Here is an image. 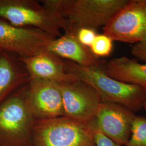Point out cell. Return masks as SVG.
Segmentation results:
<instances>
[{
	"mask_svg": "<svg viewBox=\"0 0 146 146\" xmlns=\"http://www.w3.org/2000/svg\"><path fill=\"white\" fill-rule=\"evenodd\" d=\"M64 62L67 72L77 80L90 85L102 102L119 104L133 112L143 108L146 102V90L110 77L101 65L86 67L68 60Z\"/></svg>",
	"mask_w": 146,
	"mask_h": 146,
	"instance_id": "obj_1",
	"label": "cell"
},
{
	"mask_svg": "<svg viewBox=\"0 0 146 146\" xmlns=\"http://www.w3.org/2000/svg\"><path fill=\"white\" fill-rule=\"evenodd\" d=\"M27 84L0 104V146H33L36 119L28 102Z\"/></svg>",
	"mask_w": 146,
	"mask_h": 146,
	"instance_id": "obj_2",
	"label": "cell"
},
{
	"mask_svg": "<svg viewBox=\"0 0 146 146\" xmlns=\"http://www.w3.org/2000/svg\"><path fill=\"white\" fill-rule=\"evenodd\" d=\"M32 140L33 146H96L91 122L64 116L36 120Z\"/></svg>",
	"mask_w": 146,
	"mask_h": 146,
	"instance_id": "obj_3",
	"label": "cell"
},
{
	"mask_svg": "<svg viewBox=\"0 0 146 146\" xmlns=\"http://www.w3.org/2000/svg\"><path fill=\"white\" fill-rule=\"evenodd\" d=\"M128 0H69L63 15L64 32L104 28Z\"/></svg>",
	"mask_w": 146,
	"mask_h": 146,
	"instance_id": "obj_4",
	"label": "cell"
},
{
	"mask_svg": "<svg viewBox=\"0 0 146 146\" xmlns=\"http://www.w3.org/2000/svg\"><path fill=\"white\" fill-rule=\"evenodd\" d=\"M0 19L16 26L35 28L58 37L60 22L50 11L35 0H0Z\"/></svg>",
	"mask_w": 146,
	"mask_h": 146,
	"instance_id": "obj_5",
	"label": "cell"
},
{
	"mask_svg": "<svg viewBox=\"0 0 146 146\" xmlns=\"http://www.w3.org/2000/svg\"><path fill=\"white\" fill-rule=\"evenodd\" d=\"M55 38L42 30L16 26L0 19V52L29 58L46 50Z\"/></svg>",
	"mask_w": 146,
	"mask_h": 146,
	"instance_id": "obj_6",
	"label": "cell"
},
{
	"mask_svg": "<svg viewBox=\"0 0 146 146\" xmlns=\"http://www.w3.org/2000/svg\"><path fill=\"white\" fill-rule=\"evenodd\" d=\"M103 31L113 41L135 44L143 41L146 36V0H128Z\"/></svg>",
	"mask_w": 146,
	"mask_h": 146,
	"instance_id": "obj_7",
	"label": "cell"
},
{
	"mask_svg": "<svg viewBox=\"0 0 146 146\" xmlns=\"http://www.w3.org/2000/svg\"><path fill=\"white\" fill-rule=\"evenodd\" d=\"M62 97L64 116L88 123L96 117L102 102L99 94L80 80L59 84Z\"/></svg>",
	"mask_w": 146,
	"mask_h": 146,
	"instance_id": "obj_8",
	"label": "cell"
},
{
	"mask_svg": "<svg viewBox=\"0 0 146 146\" xmlns=\"http://www.w3.org/2000/svg\"><path fill=\"white\" fill-rule=\"evenodd\" d=\"M27 97L36 120L64 116L59 84L47 80L30 78L27 84Z\"/></svg>",
	"mask_w": 146,
	"mask_h": 146,
	"instance_id": "obj_9",
	"label": "cell"
},
{
	"mask_svg": "<svg viewBox=\"0 0 146 146\" xmlns=\"http://www.w3.org/2000/svg\"><path fill=\"white\" fill-rule=\"evenodd\" d=\"M136 116L134 112L125 107L102 101L95 119L104 135L115 143L125 146L131 137Z\"/></svg>",
	"mask_w": 146,
	"mask_h": 146,
	"instance_id": "obj_10",
	"label": "cell"
},
{
	"mask_svg": "<svg viewBox=\"0 0 146 146\" xmlns=\"http://www.w3.org/2000/svg\"><path fill=\"white\" fill-rule=\"evenodd\" d=\"M20 60L31 78L47 80L58 84L71 83L78 80L67 72L63 60L46 50Z\"/></svg>",
	"mask_w": 146,
	"mask_h": 146,
	"instance_id": "obj_11",
	"label": "cell"
},
{
	"mask_svg": "<svg viewBox=\"0 0 146 146\" xmlns=\"http://www.w3.org/2000/svg\"><path fill=\"white\" fill-rule=\"evenodd\" d=\"M46 50L58 58L68 60L82 66H100L98 58L91 52L89 48L79 42L76 34L64 32L61 36L55 38L50 42Z\"/></svg>",
	"mask_w": 146,
	"mask_h": 146,
	"instance_id": "obj_12",
	"label": "cell"
},
{
	"mask_svg": "<svg viewBox=\"0 0 146 146\" xmlns=\"http://www.w3.org/2000/svg\"><path fill=\"white\" fill-rule=\"evenodd\" d=\"M15 55L0 52V104L28 83L30 76Z\"/></svg>",
	"mask_w": 146,
	"mask_h": 146,
	"instance_id": "obj_13",
	"label": "cell"
},
{
	"mask_svg": "<svg viewBox=\"0 0 146 146\" xmlns=\"http://www.w3.org/2000/svg\"><path fill=\"white\" fill-rule=\"evenodd\" d=\"M104 69L110 77L146 91V63L141 64L123 56L110 60Z\"/></svg>",
	"mask_w": 146,
	"mask_h": 146,
	"instance_id": "obj_14",
	"label": "cell"
},
{
	"mask_svg": "<svg viewBox=\"0 0 146 146\" xmlns=\"http://www.w3.org/2000/svg\"><path fill=\"white\" fill-rule=\"evenodd\" d=\"M125 146H146V117L136 116L131 137Z\"/></svg>",
	"mask_w": 146,
	"mask_h": 146,
	"instance_id": "obj_15",
	"label": "cell"
},
{
	"mask_svg": "<svg viewBox=\"0 0 146 146\" xmlns=\"http://www.w3.org/2000/svg\"><path fill=\"white\" fill-rule=\"evenodd\" d=\"M113 40L108 35L98 34L89 47L91 52L95 57H107L110 55L113 49Z\"/></svg>",
	"mask_w": 146,
	"mask_h": 146,
	"instance_id": "obj_16",
	"label": "cell"
},
{
	"mask_svg": "<svg viewBox=\"0 0 146 146\" xmlns=\"http://www.w3.org/2000/svg\"><path fill=\"white\" fill-rule=\"evenodd\" d=\"M75 34L79 42L89 48L98 35L96 29L89 28H80Z\"/></svg>",
	"mask_w": 146,
	"mask_h": 146,
	"instance_id": "obj_17",
	"label": "cell"
},
{
	"mask_svg": "<svg viewBox=\"0 0 146 146\" xmlns=\"http://www.w3.org/2000/svg\"><path fill=\"white\" fill-rule=\"evenodd\" d=\"M94 132V140L96 146H122L120 145L108 137L101 132L98 127L95 119L90 121Z\"/></svg>",
	"mask_w": 146,
	"mask_h": 146,
	"instance_id": "obj_18",
	"label": "cell"
},
{
	"mask_svg": "<svg viewBox=\"0 0 146 146\" xmlns=\"http://www.w3.org/2000/svg\"><path fill=\"white\" fill-rule=\"evenodd\" d=\"M131 54L139 60L146 62V40L135 43L131 48Z\"/></svg>",
	"mask_w": 146,
	"mask_h": 146,
	"instance_id": "obj_19",
	"label": "cell"
},
{
	"mask_svg": "<svg viewBox=\"0 0 146 146\" xmlns=\"http://www.w3.org/2000/svg\"><path fill=\"white\" fill-rule=\"evenodd\" d=\"M143 108L144 110H145L146 111V102L145 103V104H144V106H143Z\"/></svg>",
	"mask_w": 146,
	"mask_h": 146,
	"instance_id": "obj_20",
	"label": "cell"
},
{
	"mask_svg": "<svg viewBox=\"0 0 146 146\" xmlns=\"http://www.w3.org/2000/svg\"><path fill=\"white\" fill-rule=\"evenodd\" d=\"M144 40H146V36H145V38L143 39V41H144Z\"/></svg>",
	"mask_w": 146,
	"mask_h": 146,
	"instance_id": "obj_21",
	"label": "cell"
}]
</instances>
